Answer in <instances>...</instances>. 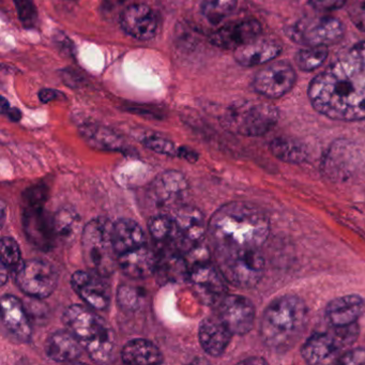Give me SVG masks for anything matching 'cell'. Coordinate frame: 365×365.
Listing matches in <instances>:
<instances>
[{"mask_svg": "<svg viewBox=\"0 0 365 365\" xmlns=\"http://www.w3.org/2000/svg\"><path fill=\"white\" fill-rule=\"evenodd\" d=\"M113 240L117 257L120 254L147 245L142 227L133 220L121 219L115 222L113 227Z\"/></svg>", "mask_w": 365, "mask_h": 365, "instance_id": "cell-27", "label": "cell"}, {"mask_svg": "<svg viewBox=\"0 0 365 365\" xmlns=\"http://www.w3.org/2000/svg\"><path fill=\"white\" fill-rule=\"evenodd\" d=\"M296 72L286 61H277L267 66L254 76V91L270 99L283 97L294 87Z\"/></svg>", "mask_w": 365, "mask_h": 365, "instance_id": "cell-12", "label": "cell"}, {"mask_svg": "<svg viewBox=\"0 0 365 365\" xmlns=\"http://www.w3.org/2000/svg\"><path fill=\"white\" fill-rule=\"evenodd\" d=\"M83 347L78 339L69 330L53 333L46 341V354L56 362H73L82 356Z\"/></svg>", "mask_w": 365, "mask_h": 365, "instance_id": "cell-25", "label": "cell"}, {"mask_svg": "<svg viewBox=\"0 0 365 365\" xmlns=\"http://www.w3.org/2000/svg\"><path fill=\"white\" fill-rule=\"evenodd\" d=\"M241 363H251V364H256V363H258V364H264V363L267 362L264 359L256 358L255 356V358L247 359V360L242 361Z\"/></svg>", "mask_w": 365, "mask_h": 365, "instance_id": "cell-48", "label": "cell"}, {"mask_svg": "<svg viewBox=\"0 0 365 365\" xmlns=\"http://www.w3.org/2000/svg\"><path fill=\"white\" fill-rule=\"evenodd\" d=\"M292 41L305 46H328L343 39L345 29L341 21L330 16L302 19L285 29Z\"/></svg>", "mask_w": 365, "mask_h": 365, "instance_id": "cell-9", "label": "cell"}, {"mask_svg": "<svg viewBox=\"0 0 365 365\" xmlns=\"http://www.w3.org/2000/svg\"><path fill=\"white\" fill-rule=\"evenodd\" d=\"M255 307L249 299L237 294H226L217 305L215 315L230 329L232 334L250 332L255 320Z\"/></svg>", "mask_w": 365, "mask_h": 365, "instance_id": "cell-13", "label": "cell"}, {"mask_svg": "<svg viewBox=\"0 0 365 365\" xmlns=\"http://www.w3.org/2000/svg\"><path fill=\"white\" fill-rule=\"evenodd\" d=\"M309 4L320 11H333L347 4V0H309Z\"/></svg>", "mask_w": 365, "mask_h": 365, "instance_id": "cell-43", "label": "cell"}, {"mask_svg": "<svg viewBox=\"0 0 365 365\" xmlns=\"http://www.w3.org/2000/svg\"><path fill=\"white\" fill-rule=\"evenodd\" d=\"M148 230L151 237L160 243L162 247H177L185 252V247L179 236L174 217L165 215H155L149 220Z\"/></svg>", "mask_w": 365, "mask_h": 365, "instance_id": "cell-30", "label": "cell"}, {"mask_svg": "<svg viewBox=\"0 0 365 365\" xmlns=\"http://www.w3.org/2000/svg\"><path fill=\"white\" fill-rule=\"evenodd\" d=\"M178 155L189 162H196L198 159L197 153L189 147H181L178 150Z\"/></svg>", "mask_w": 365, "mask_h": 365, "instance_id": "cell-46", "label": "cell"}, {"mask_svg": "<svg viewBox=\"0 0 365 365\" xmlns=\"http://www.w3.org/2000/svg\"><path fill=\"white\" fill-rule=\"evenodd\" d=\"M328 54L327 46H307L297 53L294 61L302 71H313L326 61Z\"/></svg>", "mask_w": 365, "mask_h": 365, "instance_id": "cell-35", "label": "cell"}, {"mask_svg": "<svg viewBox=\"0 0 365 365\" xmlns=\"http://www.w3.org/2000/svg\"><path fill=\"white\" fill-rule=\"evenodd\" d=\"M354 150L346 140H337L329 148L324 160V170L331 178L348 176L354 164Z\"/></svg>", "mask_w": 365, "mask_h": 365, "instance_id": "cell-28", "label": "cell"}, {"mask_svg": "<svg viewBox=\"0 0 365 365\" xmlns=\"http://www.w3.org/2000/svg\"><path fill=\"white\" fill-rule=\"evenodd\" d=\"M187 190V182L185 176L175 170L160 175L153 185L155 200L163 206H170L180 202Z\"/></svg>", "mask_w": 365, "mask_h": 365, "instance_id": "cell-26", "label": "cell"}, {"mask_svg": "<svg viewBox=\"0 0 365 365\" xmlns=\"http://www.w3.org/2000/svg\"><path fill=\"white\" fill-rule=\"evenodd\" d=\"M128 0H102V9L104 12H115L123 7Z\"/></svg>", "mask_w": 365, "mask_h": 365, "instance_id": "cell-44", "label": "cell"}, {"mask_svg": "<svg viewBox=\"0 0 365 365\" xmlns=\"http://www.w3.org/2000/svg\"><path fill=\"white\" fill-rule=\"evenodd\" d=\"M262 34V24L257 20H245L230 23L215 31L210 36L213 46L223 50H234L258 39Z\"/></svg>", "mask_w": 365, "mask_h": 365, "instance_id": "cell-15", "label": "cell"}, {"mask_svg": "<svg viewBox=\"0 0 365 365\" xmlns=\"http://www.w3.org/2000/svg\"><path fill=\"white\" fill-rule=\"evenodd\" d=\"M226 279L219 267L210 262H200L190 269L189 282L196 296L204 304L217 307L226 296Z\"/></svg>", "mask_w": 365, "mask_h": 365, "instance_id": "cell-11", "label": "cell"}, {"mask_svg": "<svg viewBox=\"0 0 365 365\" xmlns=\"http://www.w3.org/2000/svg\"><path fill=\"white\" fill-rule=\"evenodd\" d=\"M307 307L297 296L286 294L274 299L264 309L260 336L267 347L277 351L292 348L304 332Z\"/></svg>", "mask_w": 365, "mask_h": 365, "instance_id": "cell-3", "label": "cell"}, {"mask_svg": "<svg viewBox=\"0 0 365 365\" xmlns=\"http://www.w3.org/2000/svg\"><path fill=\"white\" fill-rule=\"evenodd\" d=\"M365 309L360 296L348 294L331 301L326 309V319L332 327H346L356 324Z\"/></svg>", "mask_w": 365, "mask_h": 365, "instance_id": "cell-23", "label": "cell"}, {"mask_svg": "<svg viewBox=\"0 0 365 365\" xmlns=\"http://www.w3.org/2000/svg\"><path fill=\"white\" fill-rule=\"evenodd\" d=\"M55 234L66 243L72 242L80 232L81 217L71 207H63L53 217Z\"/></svg>", "mask_w": 365, "mask_h": 365, "instance_id": "cell-31", "label": "cell"}, {"mask_svg": "<svg viewBox=\"0 0 365 365\" xmlns=\"http://www.w3.org/2000/svg\"><path fill=\"white\" fill-rule=\"evenodd\" d=\"M48 195L46 187H34L29 190L26 195L27 206H43L46 196Z\"/></svg>", "mask_w": 365, "mask_h": 365, "instance_id": "cell-42", "label": "cell"}, {"mask_svg": "<svg viewBox=\"0 0 365 365\" xmlns=\"http://www.w3.org/2000/svg\"><path fill=\"white\" fill-rule=\"evenodd\" d=\"M103 279L93 271H76L72 275L71 284L74 292L88 307L97 311L106 309L110 304V286Z\"/></svg>", "mask_w": 365, "mask_h": 365, "instance_id": "cell-14", "label": "cell"}, {"mask_svg": "<svg viewBox=\"0 0 365 365\" xmlns=\"http://www.w3.org/2000/svg\"><path fill=\"white\" fill-rule=\"evenodd\" d=\"M0 256L1 264L7 267L10 272H16L19 267L23 264L21 250L18 242L11 237H3L0 243Z\"/></svg>", "mask_w": 365, "mask_h": 365, "instance_id": "cell-36", "label": "cell"}, {"mask_svg": "<svg viewBox=\"0 0 365 365\" xmlns=\"http://www.w3.org/2000/svg\"><path fill=\"white\" fill-rule=\"evenodd\" d=\"M81 133L84 136L85 140L100 148L117 150L123 147L120 138L112 130L106 129L101 125H85L84 127L81 128Z\"/></svg>", "mask_w": 365, "mask_h": 365, "instance_id": "cell-33", "label": "cell"}, {"mask_svg": "<svg viewBox=\"0 0 365 365\" xmlns=\"http://www.w3.org/2000/svg\"><path fill=\"white\" fill-rule=\"evenodd\" d=\"M119 304L130 309L138 304V292L132 287H121L118 292Z\"/></svg>", "mask_w": 365, "mask_h": 365, "instance_id": "cell-41", "label": "cell"}, {"mask_svg": "<svg viewBox=\"0 0 365 365\" xmlns=\"http://www.w3.org/2000/svg\"><path fill=\"white\" fill-rule=\"evenodd\" d=\"M359 336L358 324L346 327H332L328 332L315 333L304 345L301 354L303 359L311 364L330 362L346 348L350 347ZM335 360V361H336Z\"/></svg>", "mask_w": 365, "mask_h": 365, "instance_id": "cell-8", "label": "cell"}, {"mask_svg": "<svg viewBox=\"0 0 365 365\" xmlns=\"http://www.w3.org/2000/svg\"><path fill=\"white\" fill-rule=\"evenodd\" d=\"M174 220L185 252L189 247L202 242L206 235V222L200 210L195 207L181 206L175 213Z\"/></svg>", "mask_w": 365, "mask_h": 365, "instance_id": "cell-20", "label": "cell"}, {"mask_svg": "<svg viewBox=\"0 0 365 365\" xmlns=\"http://www.w3.org/2000/svg\"><path fill=\"white\" fill-rule=\"evenodd\" d=\"M232 333L217 315L205 318L198 329L202 349L212 356H220L230 345Z\"/></svg>", "mask_w": 365, "mask_h": 365, "instance_id": "cell-21", "label": "cell"}, {"mask_svg": "<svg viewBox=\"0 0 365 365\" xmlns=\"http://www.w3.org/2000/svg\"><path fill=\"white\" fill-rule=\"evenodd\" d=\"M279 120L275 106L260 102H241L230 106L223 116V125L230 132L243 136L268 133Z\"/></svg>", "mask_w": 365, "mask_h": 365, "instance_id": "cell-6", "label": "cell"}, {"mask_svg": "<svg viewBox=\"0 0 365 365\" xmlns=\"http://www.w3.org/2000/svg\"><path fill=\"white\" fill-rule=\"evenodd\" d=\"M270 150L277 159L288 163H302L307 158L304 145L292 138H275L270 143Z\"/></svg>", "mask_w": 365, "mask_h": 365, "instance_id": "cell-32", "label": "cell"}, {"mask_svg": "<svg viewBox=\"0 0 365 365\" xmlns=\"http://www.w3.org/2000/svg\"><path fill=\"white\" fill-rule=\"evenodd\" d=\"M238 0H202V16L211 24L217 25L235 11Z\"/></svg>", "mask_w": 365, "mask_h": 365, "instance_id": "cell-34", "label": "cell"}, {"mask_svg": "<svg viewBox=\"0 0 365 365\" xmlns=\"http://www.w3.org/2000/svg\"><path fill=\"white\" fill-rule=\"evenodd\" d=\"M121 358L127 364H159L163 356L159 348L148 339H132L125 344L121 351Z\"/></svg>", "mask_w": 365, "mask_h": 365, "instance_id": "cell-29", "label": "cell"}, {"mask_svg": "<svg viewBox=\"0 0 365 365\" xmlns=\"http://www.w3.org/2000/svg\"><path fill=\"white\" fill-rule=\"evenodd\" d=\"M24 232L34 247L48 251L54 245L55 234L53 217H48L43 206H27L23 215Z\"/></svg>", "mask_w": 365, "mask_h": 365, "instance_id": "cell-16", "label": "cell"}, {"mask_svg": "<svg viewBox=\"0 0 365 365\" xmlns=\"http://www.w3.org/2000/svg\"><path fill=\"white\" fill-rule=\"evenodd\" d=\"M114 223L106 217L91 220L82 232V252L89 270L108 277L118 267V257L113 240Z\"/></svg>", "mask_w": 365, "mask_h": 365, "instance_id": "cell-5", "label": "cell"}, {"mask_svg": "<svg viewBox=\"0 0 365 365\" xmlns=\"http://www.w3.org/2000/svg\"><path fill=\"white\" fill-rule=\"evenodd\" d=\"M313 108L328 118L341 121L365 119V42L346 51L309 87Z\"/></svg>", "mask_w": 365, "mask_h": 365, "instance_id": "cell-1", "label": "cell"}, {"mask_svg": "<svg viewBox=\"0 0 365 365\" xmlns=\"http://www.w3.org/2000/svg\"><path fill=\"white\" fill-rule=\"evenodd\" d=\"M14 274L20 289L34 298L43 299L51 296L58 283L56 268L42 259L23 262Z\"/></svg>", "mask_w": 365, "mask_h": 365, "instance_id": "cell-10", "label": "cell"}, {"mask_svg": "<svg viewBox=\"0 0 365 365\" xmlns=\"http://www.w3.org/2000/svg\"><path fill=\"white\" fill-rule=\"evenodd\" d=\"M282 46L274 40L256 39L235 51V59L243 67H255L279 56Z\"/></svg>", "mask_w": 365, "mask_h": 365, "instance_id": "cell-24", "label": "cell"}, {"mask_svg": "<svg viewBox=\"0 0 365 365\" xmlns=\"http://www.w3.org/2000/svg\"><path fill=\"white\" fill-rule=\"evenodd\" d=\"M10 108V104L9 102L6 100V98H1V112H3V114H6L7 113V110Z\"/></svg>", "mask_w": 365, "mask_h": 365, "instance_id": "cell-49", "label": "cell"}, {"mask_svg": "<svg viewBox=\"0 0 365 365\" xmlns=\"http://www.w3.org/2000/svg\"><path fill=\"white\" fill-rule=\"evenodd\" d=\"M215 253L222 274L237 287H254L264 277L266 262L260 249Z\"/></svg>", "mask_w": 365, "mask_h": 365, "instance_id": "cell-7", "label": "cell"}, {"mask_svg": "<svg viewBox=\"0 0 365 365\" xmlns=\"http://www.w3.org/2000/svg\"><path fill=\"white\" fill-rule=\"evenodd\" d=\"M347 12L352 24L365 33V0H347Z\"/></svg>", "mask_w": 365, "mask_h": 365, "instance_id": "cell-39", "label": "cell"}, {"mask_svg": "<svg viewBox=\"0 0 365 365\" xmlns=\"http://www.w3.org/2000/svg\"><path fill=\"white\" fill-rule=\"evenodd\" d=\"M158 254L143 245L118 255V267L123 274L131 279H142L155 274Z\"/></svg>", "mask_w": 365, "mask_h": 365, "instance_id": "cell-22", "label": "cell"}, {"mask_svg": "<svg viewBox=\"0 0 365 365\" xmlns=\"http://www.w3.org/2000/svg\"><path fill=\"white\" fill-rule=\"evenodd\" d=\"M59 97V93H57L54 89H42L39 93L40 101L43 103H48V102L54 101Z\"/></svg>", "mask_w": 365, "mask_h": 365, "instance_id": "cell-45", "label": "cell"}, {"mask_svg": "<svg viewBox=\"0 0 365 365\" xmlns=\"http://www.w3.org/2000/svg\"><path fill=\"white\" fill-rule=\"evenodd\" d=\"M155 274L162 283H179L189 279L190 266L185 252L177 247H162L158 254Z\"/></svg>", "mask_w": 365, "mask_h": 365, "instance_id": "cell-18", "label": "cell"}, {"mask_svg": "<svg viewBox=\"0 0 365 365\" xmlns=\"http://www.w3.org/2000/svg\"><path fill=\"white\" fill-rule=\"evenodd\" d=\"M1 320L10 335L20 341L31 336V326L24 305L16 297L5 294L1 298Z\"/></svg>", "mask_w": 365, "mask_h": 365, "instance_id": "cell-19", "label": "cell"}, {"mask_svg": "<svg viewBox=\"0 0 365 365\" xmlns=\"http://www.w3.org/2000/svg\"><path fill=\"white\" fill-rule=\"evenodd\" d=\"M66 328L82 344L91 360L106 363L112 358L115 335L106 320L91 307L73 304L63 314Z\"/></svg>", "mask_w": 365, "mask_h": 365, "instance_id": "cell-4", "label": "cell"}, {"mask_svg": "<svg viewBox=\"0 0 365 365\" xmlns=\"http://www.w3.org/2000/svg\"><path fill=\"white\" fill-rule=\"evenodd\" d=\"M6 114L8 115V117H9L12 121H20L21 117H22L21 110L16 108H10Z\"/></svg>", "mask_w": 365, "mask_h": 365, "instance_id": "cell-47", "label": "cell"}, {"mask_svg": "<svg viewBox=\"0 0 365 365\" xmlns=\"http://www.w3.org/2000/svg\"><path fill=\"white\" fill-rule=\"evenodd\" d=\"M335 362L347 365L365 364V349L364 348H356V349L348 350L339 358H337Z\"/></svg>", "mask_w": 365, "mask_h": 365, "instance_id": "cell-40", "label": "cell"}, {"mask_svg": "<svg viewBox=\"0 0 365 365\" xmlns=\"http://www.w3.org/2000/svg\"><path fill=\"white\" fill-rule=\"evenodd\" d=\"M270 232V222L257 207L230 202L211 217L208 234L215 252L262 249Z\"/></svg>", "mask_w": 365, "mask_h": 365, "instance_id": "cell-2", "label": "cell"}, {"mask_svg": "<svg viewBox=\"0 0 365 365\" xmlns=\"http://www.w3.org/2000/svg\"><path fill=\"white\" fill-rule=\"evenodd\" d=\"M120 25L128 35L140 41H147L157 34L158 19L149 6L134 4L121 12Z\"/></svg>", "mask_w": 365, "mask_h": 365, "instance_id": "cell-17", "label": "cell"}, {"mask_svg": "<svg viewBox=\"0 0 365 365\" xmlns=\"http://www.w3.org/2000/svg\"><path fill=\"white\" fill-rule=\"evenodd\" d=\"M143 144L150 149V150L155 151V153H162V155H178V150L176 149V146L173 144L170 140H166V138H162V136L151 135L147 136Z\"/></svg>", "mask_w": 365, "mask_h": 365, "instance_id": "cell-38", "label": "cell"}, {"mask_svg": "<svg viewBox=\"0 0 365 365\" xmlns=\"http://www.w3.org/2000/svg\"><path fill=\"white\" fill-rule=\"evenodd\" d=\"M19 19L25 29H35L38 23V11L34 0H14Z\"/></svg>", "mask_w": 365, "mask_h": 365, "instance_id": "cell-37", "label": "cell"}]
</instances>
